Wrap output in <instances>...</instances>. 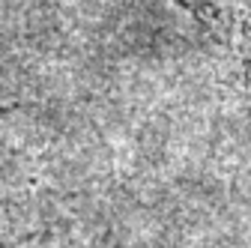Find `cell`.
<instances>
[{
  "label": "cell",
  "instance_id": "cell-1",
  "mask_svg": "<svg viewBox=\"0 0 251 248\" xmlns=\"http://www.w3.org/2000/svg\"><path fill=\"white\" fill-rule=\"evenodd\" d=\"M227 33L233 36L236 54L242 60V69L251 81V0H236L230 24H227Z\"/></svg>",
  "mask_w": 251,
  "mask_h": 248
},
{
  "label": "cell",
  "instance_id": "cell-2",
  "mask_svg": "<svg viewBox=\"0 0 251 248\" xmlns=\"http://www.w3.org/2000/svg\"><path fill=\"white\" fill-rule=\"evenodd\" d=\"M179 6L192 9V15L201 24H209L212 30H222L227 33V21H230V6L225 0H176Z\"/></svg>",
  "mask_w": 251,
  "mask_h": 248
},
{
  "label": "cell",
  "instance_id": "cell-3",
  "mask_svg": "<svg viewBox=\"0 0 251 248\" xmlns=\"http://www.w3.org/2000/svg\"><path fill=\"white\" fill-rule=\"evenodd\" d=\"M6 219H9V209H6V198L3 195H0V245H3L6 242Z\"/></svg>",
  "mask_w": 251,
  "mask_h": 248
}]
</instances>
